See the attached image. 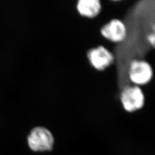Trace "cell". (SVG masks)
I'll return each mask as SVG.
<instances>
[{
	"mask_svg": "<svg viewBox=\"0 0 155 155\" xmlns=\"http://www.w3.org/2000/svg\"><path fill=\"white\" fill-rule=\"evenodd\" d=\"M87 57L90 64L95 70L103 71L113 64L114 56L104 45H98L87 51Z\"/></svg>",
	"mask_w": 155,
	"mask_h": 155,
	"instance_id": "277c9868",
	"label": "cell"
},
{
	"mask_svg": "<svg viewBox=\"0 0 155 155\" xmlns=\"http://www.w3.org/2000/svg\"><path fill=\"white\" fill-rule=\"evenodd\" d=\"M28 145L33 151H46L52 149L54 139L50 130L43 127H34L28 137Z\"/></svg>",
	"mask_w": 155,
	"mask_h": 155,
	"instance_id": "3957f363",
	"label": "cell"
},
{
	"mask_svg": "<svg viewBox=\"0 0 155 155\" xmlns=\"http://www.w3.org/2000/svg\"><path fill=\"white\" fill-rule=\"evenodd\" d=\"M100 32L105 39L110 42L120 43L127 37V27L121 20L113 18L101 27Z\"/></svg>",
	"mask_w": 155,
	"mask_h": 155,
	"instance_id": "5b68a950",
	"label": "cell"
},
{
	"mask_svg": "<svg viewBox=\"0 0 155 155\" xmlns=\"http://www.w3.org/2000/svg\"><path fill=\"white\" fill-rule=\"evenodd\" d=\"M127 75L132 84L141 87L152 81L154 71L148 61L144 59H134L129 65Z\"/></svg>",
	"mask_w": 155,
	"mask_h": 155,
	"instance_id": "6da1fadb",
	"label": "cell"
},
{
	"mask_svg": "<svg viewBox=\"0 0 155 155\" xmlns=\"http://www.w3.org/2000/svg\"><path fill=\"white\" fill-rule=\"evenodd\" d=\"M76 8L81 16L93 18L100 14L102 4L100 0H79L77 3Z\"/></svg>",
	"mask_w": 155,
	"mask_h": 155,
	"instance_id": "8992f818",
	"label": "cell"
},
{
	"mask_svg": "<svg viewBox=\"0 0 155 155\" xmlns=\"http://www.w3.org/2000/svg\"><path fill=\"white\" fill-rule=\"evenodd\" d=\"M120 98L124 109L128 113L141 109L145 103V96L143 89L132 84L127 85L122 89Z\"/></svg>",
	"mask_w": 155,
	"mask_h": 155,
	"instance_id": "7a4b0ae2",
	"label": "cell"
},
{
	"mask_svg": "<svg viewBox=\"0 0 155 155\" xmlns=\"http://www.w3.org/2000/svg\"><path fill=\"white\" fill-rule=\"evenodd\" d=\"M146 40L150 47L155 48V24L150 28V30L146 35Z\"/></svg>",
	"mask_w": 155,
	"mask_h": 155,
	"instance_id": "52a82bcc",
	"label": "cell"
}]
</instances>
